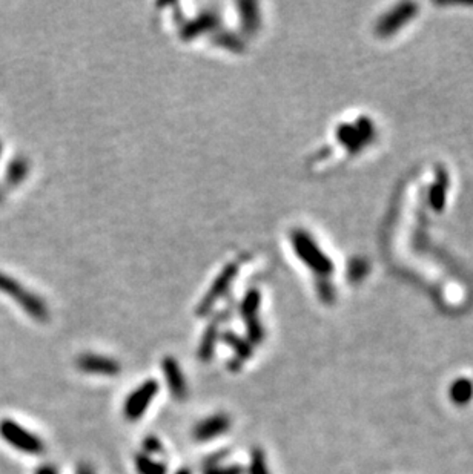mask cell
Returning <instances> with one entry per match:
<instances>
[{
	"mask_svg": "<svg viewBox=\"0 0 473 474\" xmlns=\"http://www.w3.org/2000/svg\"><path fill=\"white\" fill-rule=\"evenodd\" d=\"M292 243L300 258L303 259L307 266H311L315 272L320 275H329L334 270L332 261L318 249L317 243H315L305 230L293 232Z\"/></svg>",
	"mask_w": 473,
	"mask_h": 474,
	"instance_id": "obj_2",
	"label": "cell"
},
{
	"mask_svg": "<svg viewBox=\"0 0 473 474\" xmlns=\"http://www.w3.org/2000/svg\"><path fill=\"white\" fill-rule=\"evenodd\" d=\"M80 372L100 376H117L122 372L119 361L100 355H81L77 359Z\"/></svg>",
	"mask_w": 473,
	"mask_h": 474,
	"instance_id": "obj_5",
	"label": "cell"
},
{
	"mask_svg": "<svg viewBox=\"0 0 473 474\" xmlns=\"http://www.w3.org/2000/svg\"><path fill=\"white\" fill-rule=\"evenodd\" d=\"M162 368L164 373V379H166L168 384V388L171 391V396L177 401L186 399L188 384L186 379H184V375L180 366H178V362L174 358H171V356H166L162 362Z\"/></svg>",
	"mask_w": 473,
	"mask_h": 474,
	"instance_id": "obj_7",
	"label": "cell"
},
{
	"mask_svg": "<svg viewBox=\"0 0 473 474\" xmlns=\"http://www.w3.org/2000/svg\"><path fill=\"white\" fill-rule=\"evenodd\" d=\"M318 292L320 298L323 301L331 302L334 299V288L329 283H318Z\"/></svg>",
	"mask_w": 473,
	"mask_h": 474,
	"instance_id": "obj_19",
	"label": "cell"
},
{
	"mask_svg": "<svg viewBox=\"0 0 473 474\" xmlns=\"http://www.w3.org/2000/svg\"><path fill=\"white\" fill-rule=\"evenodd\" d=\"M229 428L231 419L228 415H212L195 425L193 436L197 442H208L211 439H215L224 435V433H228Z\"/></svg>",
	"mask_w": 473,
	"mask_h": 474,
	"instance_id": "obj_6",
	"label": "cell"
},
{
	"mask_svg": "<svg viewBox=\"0 0 473 474\" xmlns=\"http://www.w3.org/2000/svg\"><path fill=\"white\" fill-rule=\"evenodd\" d=\"M175 474H193V473H191V470H188V468H180Z\"/></svg>",
	"mask_w": 473,
	"mask_h": 474,
	"instance_id": "obj_23",
	"label": "cell"
},
{
	"mask_svg": "<svg viewBox=\"0 0 473 474\" xmlns=\"http://www.w3.org/2000/svg\"><path fill=\"white\" fill-rule=\"evenodd\" d=\"M157 393H159V382L155 379H148L140 387H137L123 404V415L128 421H139L146 413Z\"/></svg>",
	"mask_w": 473,
	"mask_h": 474,
	"instance_id": "obj_3",
	"label": "cell"
},
{
	"mask_svg": "<svg viewBox=\"0 0 473 474\" xmlns=\"http://www.w3.org/2000/svg\"><path fill=\"white\" fill-rule=\"evenodd\" d=\"M204 474H244V470L240 465H212Z\"/></svg>",
	"mask_w": 473,
	"mask_h": 474,
	"instance_id": "obj_16",
	"label": "cell"
},
{
	"mask_svg": "<svg viewBox=\"0 0 473 474\" xmlns=\"http://www.w3.org/2000/svg\"><path fill=\"white\" fill-rule=\"evenodd\" d=\"M472 393V387L469 382H465L464 379H461L459 382H456L454 387H452V397H454L455 401L458 402H465L470 397Z\"/></svg>",
	"mask_w": 473,
	"mask_h": 474,
	"instance_id": "obj_15",
	"label": "cell"
},
{
	"mask_svg": "<svg viewBox=\"0 0 473 474\" xmlns=\"http://www.w3.org/2000/svg\"><path fill=\"white\" fill-rule=\"evenodd\" d=\"M75 474H95V471L89 464H80L75 470Z\"/></svg>",
	"mask_w": 473,
	"mask_h": 474,
	"instance_id": "obj_22",
	"label": "cell"
},
{
	"mask_svg": "<svg viewBox=\"0 0 473 474\" xmlns=\"http://www.w3.org/2000/svg\"><path fill=\"white\" fill-rule=\"evenodd\" d=\"M349 270H351L349 272V275H351L352 281H360L367 272L366 261L365 259H354L351 263V267H349Z\"/></svg>",
	"mask_w": 473,
	"mask_h": 474,
	"instance_id": "obj_17",
	"label": "cell"
},
{
	"mask_svg": "<svg viewBox=\"0 0 473 474\" xmlns=\"http://www.w3.org/2000/svg\"><path fill=\"white\" fill-rule=\"evenodd\" d=\"M0 437L11 448H15L26 456H40L45 451V444L37 435H34L22 424L12 419H2L0 421Z\"/></svg>",
	"mask_w": 473,
	"mask_h": 474,
	"instance_id": "obj_1",
	"label": "cell"
},
{
	"mask_svg": "<svg viewBox=\"0 0 473 474\" xmlns=\"http://www.w3.org/2000/svg\"><path fill=\"white\" fill-rule=\"evenodd\" d=\"M449 186V175L445 172V169L438 166L436 169V183L430 188L429 192V201L434 210L441 212L445 204V192H447Z\"/></svg>",
	"mask_w": 473,
	"mask_h": 474,
	"instance_id": "obj_8",
	"label": "cell"
},
{
	"mask_svg": "<svg viewBox=\"0 0 473 474\" xmlns=\"http://www.w3.org/2000/svg\"><path fill=\"white\" fill-rule=\"evenodd\" d=\"M145 450H146L145 455L149 456V455H153V453H155V451H160L162 450V445H160L159 441H157L155 437H149V439H146V441H145Z\"/></svg>",
	"mask_w": 473,
	"mask_h": 474,
	"instance_id": "obj_20",
	"label": "cell"
},
{
	"mask_svg": "<svg viewBox=\"0 0 473 474\" xmlns=\"http://www.w3.org/2000/svg\"><path fill=\"white\" fill-rule=\"evenodd\" d=\"M416 10L418 8L415 3H400L380 20L378 25H376V34L381 37H387L395 31H398L403 23L409 22L416 14Z\"/></svg>",
	"mask_w": 473,
	"mask_h": 474,
	"instance_id": "obj_4",
	"label": "cell"
},
{
	"mask_svg": "<svg viewBox=\"0 0 473 474\" xmlns=\"http://www.w3.org/2000/svg\"><path fill=\"white\" fill-rule=\"evenodd\" d=\"M34 474H59L57 468L54 465H50V464H44V465H40L39 468L36 470V473Z\"/></svg>",
	"mask_w": 473,
	"mask_h": 474,
	"instance_id": "obj_21",
	"label": "cell"
},
{
	"mask_svg": "<svg viewBox=\"0 0 473 474\" xmlns=\"http://www.w3.org/2000/svg\"><path fill=\"white\" fill-rule=\"evenodd\" d=\"M249 474H271L269 468H267L266 456L262 450H253L251 455V464H249Z\"/></svg>",
	"mask_w": 473,
	"mask_h": 474,
	"instance_id": "obj_14",
	"label": "cell"
},
{
	"mask_svg": "<svg viewBox=\"0 0 473 474\" xmlns=\"http://www.w3.org/2000/svg\"><path fill=\"white\" fill-rule=\"evenodd\" d=\"M356 130H358V134L363 137V139L367 141L372 140V135H374V126H372V121L366 117H361V119L356 121Z\"/></svg>",
	"mask_w": 473,
	"mask_h": 474,
	"instance_id": "obj_18",
	"label": "cell"
},
{
	"mask_svg": "<svg viewBox=\"0 0 473 474\" xmlns=\"http://www.w3.org/2000/svg\"><path fill=\"white\" fill-rule=\"evenodd\" d=\"M215 342H217V327L209 326L206 333H204L200 348H198V359L202 362H209L212 359V355H214L215 350Z\"/></svg>",
	"mask_w": 473,
	"mask_h": 474,
	"instance_id": "obj_11",
	"label": "cell"
},
{
	"mask_svg": "<svg viewBox=\"0 0 473 474\" xmlns=\"http://www.w3.org/2000/svg\"><path fill=\"white\" fill-rule=\"evenodd\" d=\"M337 137L340 143L345 144V146L351 150L352 154L360 152L361 148L366 144V140L358 134L356 128L351 125H341L337 130Z\"/></svg>",
	"mask_w": 473,
	"mask_h": 474,
	"instance_id": "obj_9",
	"label": "cell"
},
{
	"mask_svg": "<svg viewBox=\"0 0 473 474\" xmlns=\"http://www.w3.org/2000/svg\"><path fill=\"white\" fill-rule=\"evenodd\" d=\"M223 339L226 344L234 350L238 358L249 359L252 356V344L249 341H244L243 338H240L238 335H234V333H226L223 336Z\"/></svg>",
	"mask_w": 473,
	"mask_h": 474,
	"instance_id": "obj_12",
	"label": "cell"
},
{
	"mask_svg": "<svg viewBox=\"0 0 473 474\" xmlns=\"http://www.w3.org/2000/svg\"><path fill=\"white\" fill-rule=\"evenodd\" d=\"M260 304V295L258 292H249L242 304V313L244 316V321L257 319V310Z\"/></svg>",
	"mask_w": 473,
	"mask_h": 474,
	"instance_id": "obj_13",
	"label": "cell"
},
{
	"mask_svg": "<svg viewBox=\"0 0 473 474\" xmlns=\"http://www.w3.org/2000/svg\"><path fill=\"white\" fill-rule=\"evenodd\" d=\"M135 471L139 474H168V466L160 460H155L151 456L142 453L134 459Z\"/></svg>",
	"mask_w": 473,
	"mask_h": 474,
	"instance_id": "obj_10",
	"label": "cell"
}]
</instances>
